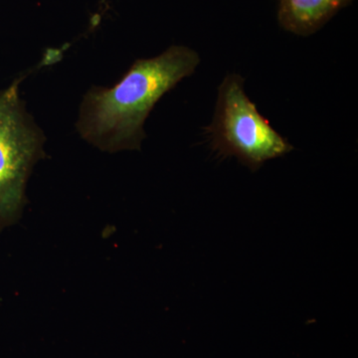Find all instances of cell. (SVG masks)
I'll list each match as a JSON object with an SVG mask.
<instances>
[{
    "instance_id": "cell-3",
    "label": "cell",
    "mask_w": 358,
    "mask_h": 358,
    "mask_svg": "<svg viewBox=\"0 0 358 358\" xmlns=\"http://www.w3.org/2000/svg\"><path fill=\"white\" fill-rule=\"evenodd\" d=\"M18 85L0 93V229L20 217L26 181L43 155V136L26 114Z\"/></svg>"
},
{
    "instance_id": "cell-2",
    "label": "cell",
    "mask_w": 358,
    "mask_h": 358,
    "mask_svg": "<svg viewBox=\"0 0 358 358\" xmlns=\"http://www.w3.org/2000/svg\"><path fill=\"white\" fill-rule=\"evenodd\" d=\"M205 129L214 150L237 157L252 171L294 148L259 113L245 93L243 78L238 74L228 75L219 87L213 122Z\"/></svg>"
},
{
    "instance_id": "cell-1",
    "label": "cell",
    "mask_w": 358,
    "mask_h": 358,
    "mask_svg": "<svg viewBox=\"0 0 358 358\" xmlns=\"http://www.w3.org/2000/svg\"><path fill=\"white\" fill-rule=\"evenodd\" d=\"M199 54L171 46L162 55L138 60L115 86L93 88L85 96L78 128L103 150H138L143 122L157 101L199 65Z\"/></svg>"
},
{
    "instance_id": "cell-4",
    "label": "cell",
    "mask_w": 358,
    "mask_h": 358,
    "mask_svg": "<svg viewBox=\"0 0 358 358\" xmlns=\"http://www.w3.org/2000/svg\"><path fill=\"white\" fill-rule=\"evenodd\" d=\"M352 0H280V24L287 31L308 36L320 30Z\"/></svg>"
}]
</instances>
